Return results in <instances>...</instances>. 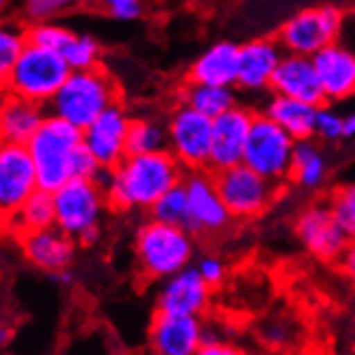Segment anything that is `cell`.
<instances>
[{"label": "cell", "instance_id": "cell-4", "mask_svg": "<svg viewBox=\"0 0 355 355\" xmlns=\"http://www.w3.org/2000/svg\"><path fill=\"white\" fill-rule=\"evenodd\" d=\"M54 198V226L78 241V245H95L101 237V220L108 211V198L99 179H69Z\"/></svg>", "mask_w": 355, "mask_h": 355}, {"label": "cell", "instance_id": "cell-28", "mask_svg": "<svg viewBox=\"0 0 355 355\" xmlns=\"http://www.w3.org/2000/svg\"><path fill=\"white\" fill-rule=\"evenodd\" d=\"M168 147V128L166 121L151 114H134L128 134V155L155 153Z\"/></svg>", "mask_w": 355, "mask_h": 355}, {"label": "cell", "instance_id": "cell-33", "mask_svg": "<svg viewBox=\"0 0 355 355\" xmlns=\"http://www.w3.org/2000/svg\"><path fill=\"white\" fill-rule=\"evenodd\" d=\"M99 3L101 0H22V11L28 22H39V19H54L60 13L93 7Z\"/></svg>", "mask_w": 355, "mask_h": 355}, {"label": "cell", "instance_id": "cell-32", "mask_svg": "<svg viewBox=\"0 0 355 355\" xmlns=\"http://www.w3.org/2000/svg\"><path fill=\"white\" fill-rule=\"evenodd\" d=\"M331 214L336 216L343 231L349 239H355V181L340 183L331 187L329 194L325 196Z\"/></svg>", "mask_w": 355, "mask_h": 355}, {"label": "cell", "instance_id": "cell-43", "mask_svg": "<svg viewBox=\"0 0 355 355\" xmlns=\"http://www.w3.org/2000/svg\"><path fill=\"white\" fill-rule=\"evenodd\" d=\"M257 355H293V353H288L286 349H267V351H261Z\"/></svg>", "mask_w": 355, "mask_h": 355}, {"label": "cell", "instance_id": "cell-44", "mask_svg": "<svg viewBox=\"0 0 355 355\" xmlns=\"http://www.w3.org/2000/svg\"><path fill=\"white\" fill-rule=\"evenodd\" d=\"M9 5H11V0H0V19H3L5 13L9 11Z\"/></svg>", "mask_w": 355, "mask_h": 355}, {"label": "cell", "instance_id": "cell-10", "mask_svg": "<svg viewBox=\"0 0 355 355\" xmlns=\"http://www.w3.org/2000/svg\"><path fill=\"white\" fill-rule=\"evenodd\" d=\"M168 128V149L183 171H205L211 162L214 119H209L194 108L177 103L166 119Z\"/></svg>", "mask_w": 355, "mask_h": 355}, {"label": "cell", "instance_id": "cell-24", "mask_svg": "<svg viewBox=\"0 0 355 355\" xmlns=\"http://www.w3.org/2000/svg\"><path fill=\"white\" fill-rule=\"evenodd\" d=\"M261 112L271 121H276L295 140L315 138V123L319 112V106H315V103L271 93V97L265 99Z\"/></svg>", "mask_w": 355, "mask_h": 355}, {"label": "cell", "instance_id": "cell-18", "mask_svg": "<svg viewBox=\"0 0 355 355\" xmlns=\"http://www.w3.org/2000/svg\"><path fill=\"white\" fill-rule=\"evenodd\" d=\"M205 334L207 325L200 317L155 312L149 323L147 343L151 355H194L205 343Z\"/></svg>", "mask_w": 355, "mask_h": 355}, {"label": "cell", "instance_id": "cell-21", "mask_svg": "<svg viewBox=\"0 0 355 355\" xmlns=\"http://www.w3.org/2000/svg\"><path fill=\"white\" fill-rule=\"evenodd\" d=\"M321 78L325 103L347 101L355 97V50L340 44H331L312 56Z\"/></svg>", "mask_w": 355, "mask_h": 355}, {"label": "cell", "instance_id": "cell-35", "mask_svg": "<svg viewBox=\"0 0 355 355\" xmlns=\"http://www.w3.org/2000/svg\"><path fill=\"white\" fill-rule=\"evenodd\" d=\"M194 267L198 269V274L202 276V280L211 288L222 286L226 276H228V267H226L224 259H220L218 254H205V257H200Z\"/></svg>", "mask_w": 355, "mask_h": 355}, {"label": "cell", "instance_id": "cell-1", "mask_svg": "<svg viewBox=\"0 0 355 355\" xmlns=\"http://www.w3.org/2000/svg\"><path fill=\"white\" fill-rule=\"evenodd\" d=\"M183 166L175 155L164 149L155 153L125 155V159L110 171H103L101 185L108 198V207L116 214L147 211L155 200L183 181Z\"/></svg>", "mask_w": 355, "mask_h": 355}, {"label": "cell", "instance_id": "cell-17", "mask_svg": "<svg viewBox=\"0 0 355 355\" xmlns=\"http://www.w3.org/2000/svg\"><path fill=\"white\" fill-rule=\"evenodd\" d=\"M211 291L214 288L202 280L198 269L190 265L162 280L155 297V312L202 317L211 304Z\"/></svg>", "mask_w": 355, "mask_h": 355}, {"label": "cell", "instance_id": "cell-12", "mask_svg": "<svg viewBox=\"0 0 355 355\" xmlns=\"http://www.w3.org/2000/svg\"><path fill=\"white\" fill-rule=\"evenodd\" d=\"M39 190L37 171L26 144L0 142V231Z\"/></svg>", "mask_w": 355, "mask_h": 355}, {"label": "cell", "instance_id": "cell-9", "mask_svg": "<svg viewBox=\"0 0 355 355\" xmlns=\"http://www.w3.org/2000/svg\"><path fill=\"white\" fill-rule=\"evenodd\" d=\"M295 138L282 130L276 121L263 112H257L252 130L248 136L243 164L259 175L284 185L291 179V162H293Z\"/></svg>", "mask_w": 355, "mask_h": 355}, {"label": "cell", "instance_id": "cell-39", "mask_svg": "<svg viewBox=\"0 0 355 355\" xmlns=\"http://www.w3.org/2000/svg\"><path fill=\"white\" fill-rule=\"evenodd\" d=\"M338 267L343 271V276L351 282V286L355 288V239H349L345 252L338 261Z\"/></svg>", "mask_w": 355, "mask_h": 355}, {"label": "cell", "instance_id": "cell-2", "mask_svg": "<svg viewBox=\"0 0 355 355\" xmlns=\"http://www.w3.org/2000/svg\"><path fill=\"white\" fill-rule=\"evenodd\" d=\"M196 237L185 226L164 224L153 218L142 222L134 235V261L144 280H166L192 265Z\"/></svg>", "mask_w": 355, "mask_h": 355}, {"label": "cell", "instance_id": "cell-3", "mask_svg": "<svg viewBox=\"0 0 355 355\" xmlns=\"http://www.w3.org/2000/svg\"><path fill=\"white\" fill-rule=\"evenodd\" d=\"M119 99L121 89L114 76L103 65H97L91 69H73L46 108L48 114L60 116L78 130H85Z\"/></svg>", "mask_w": 355, "mask_h": 355}, {"label": "cell", "instance_id": "cell-14", "mask_svg": "<svg viewBox=\"0 0 355 355\" xmlns=\"http://www.w3.org/2000/svg\"><path fill=\"white\" fill-rule=\"evenodd\" d=\"M132 116L134 114L128 110V106L119 99L110 108L103 110L89 128L82 130V142L103 171L114 168L128 155Z\"/></svg>", "mask_w": 355, "mask_h": 355}, {"label": "cell", "instance_id": "cell-5", "mask_svg": "<svg viewBox=\"0 0 355 355\" xmlns=\"http://www.w3.org/2000/svg\"><path fill=\"white\" fill-rule=\"evenodd\" d=\"M26 147L35 164L39 187L54 192L73 179V157L82 147V130L60 116L48 114Z\"/></svg>", "mask_w": 355, "mask_h": 355}, {"label": "cell", "instance_id": "cell-25", "mask_svg": "<svg viewBox=\"0 0 355 355\" xmlns=\"http://www.w3.org/2000/svg\"><path fill=\"white\" fill-rule=\"evenodd\" d=\"M329 177V157L317 138H304L295 142L293 162H291V179L306 192H319Z\"/></svg>", "mask_w": 355, "mask_h": 355}, {"label": "cell", "instance_id": "cell-30", "mask_svg": "<svg viewBox=\"0 0 355 355\" xmlns=\"http://www.w3.org/2000/svg\"><path fill=\"white\" fill-rule=\"evenodd\" d=\"M58 54L69 62L71 69H91L101 65L103 48L99 44V39L93 37L91 33L73 31Z\"/></svg>", "mask_w": 355, "mask_h": 355}, {"label": "cell", "instance_id": "cell-38", "mask_svg": "<svg viewBox=\"0 0 355 355\" xmlns=\"http://www.w3.org/2000/svg\"><path fill=\"white\" fill-rule=\"evenodd\" d=\"M263 338L269 345V349H286L291 343H293V329H291V325L284 321H274L265 327Z\"/></svg>", "mask_w": 355, "mask_h": 355}, {"label": "cell", "instance_id": "cell-26", "mask_svg": "<svg viewBox=\"0 0 355 355\" xmlns=\"http://www.w3.org/2000/svg\"><path fill=\"white\" fill-rule=\"evenodd\" d=\"M179 103H185L209 119H216L237 106L239 91L235 87L196 85V82L185 80V87L179 91Z\"/></svg>", "mask_w": 355, "mask_h": 355}, {"label": "cell", "instance_id": "cell-45", "mask_svg": "<svg viewBox=\"0 0 355 355\" xmlns=\"http://www.w3.org/2000/svg\"><path fill=\"white\" fill-rule=\"evenodd\" d=\"M0 271H3V261H0Z\"/></svg>", "mask_w": 355, "mask_h": 355}, {"label": "cell", "instance_id": "cell-41", "mask_svg": "<svg viewBox=\"0 0 355 355\" xmlns=\"http://www.w3.org/2000/svg\"><path fill=\"white\" fill-rule=\"evenodd\" d=\"M50 278L56 282V284H60V286H69L71 282H73V274L69 269H60V271H54V274H50Z\"/></svg>", "mask_w": 355, "mask_h": 355}, {"label": "cell", "instance_id": "cell-36", "mask_svg": "<svg viewBox=\"0 0 355 355\" xmlns=\"http://www.w3.org/2000/svg\"><path fill=\"white\" fill-rule=\"evenodd\" d=\"M99 7L119 22H134L144 11V0H101Z\"/></svg>", "mask_w": 355, "mask_h": 355}, {"label": "cell", "instance_id": "cell-46", "mask_svg": "<svg viewBox=\"0 0 355 355\" xmlns=\"http://www.w3.org/2000/svg\"><path fill=\"white\" fill-rule=\"evenodd\" d=\"M0 355H3V353H0Z\"/></svg>", "mask_w": 355, "mask_h": 355}, {"label": "cell", "instance_id": "cell-31", "mask_svg": "<svg viewBox=\"0 0 355 355\" xmlns=\"http://www.w3.org/2000/svg\"><path fill=\"white\" fill-rule=\"evenodd\" d=\"M149 218L164 222V224H175L187 228V190L183 181L173 185L168 192H164L155 205L149 209Z\"/></svg>", "mask_w": 355, "mask_h": 355}, {"label": "cell", "instance_id": "cell-37", "mask_svg": "<svg viewBox=\"0 0 355 355\" xmlns=\"http://www.w3.org/2000/svg\"><path fill=\"white\" fill-rule=\"evenodd\" d=\"M194 355H250L241 345L224 340L220 336H205V343Z\"/></svg>", "mask_w": 355, "mask_h": 355}, {"label": "cell", "instance_id": "cell-19", "mask_svg": "<svg viewBox=\"0 0 355 355\" xmlns=\"http://www.w3.org/2000/svg\"><path fill=\"white\" fill-rule=\"evenodd\" d=\"M15 241H17L19 250H22L24 259L33 267L46 271V274L69 269L78 254V241L73 237H69L67 233H62L56 226L24 233Z\"/></svg>", "mask_w": 355, "mask_h": 355}, {"label": "cell", "instance_id": "cell-16", "mask_svg": "<svg viewBox=\"0 0 355 355\" xmlns=\"http://www.w3.org/2000/svg\"><path fill=\"white\" fill-rule=\"evenodd\" d=\"M282 56L284 48L278 37H257L241 44L235 89L250 95L271 91V78H274Z\"/></svg>", "mask_w": 355, "mask_h": 355}, {"label": "cell", "instance_id": "cell-20", "mask_svg": "<svg viewBox=\"0 0 355 355\" xmlns=\"http://www.w3.org/2000/svg\"><path fill=\"white\" fill-rule=\"evenodd\" d=\"M271 93L302 99L308 103L321 106L325 103V93L321 87V78L315 67L312 56L284 52L280 65L271 78Z\"/></svg>", "mask_w": 355, "mask_h": 355}, {"label": "cell", "instance_id": "cell-42", "mask_svg": "<svg viewBox=\"0 0 355 355\" xmlns=\"http://www.w3.org/2000/svg\"><path fill=\"white\" fill-rule=\"evenodd\" d=\"M347 138L355 140V110H351L347 114Z\"/></svg>", "mask_w": 355, "mask_h": 355}, {"label": "cell", "instance_id": "cell-11", "mask_svg": "<svg viewBox=\"0 0 355 355\" xmlns=\"http://www.w3.org/2000/svg\"><path fill=\"white\" fill-rule=\"evenodd\" d=\"M187 190V231L194 237H220L233 226L235 218L226 209L214 171H185Z\"/></svg>", "mask_w": 355, "mask_h": 355}, {"label": "cell", "instance_id": "cell-23", "mask_svg": "<svg viewBox=\"0 0 355 355\" xmlns=\"http://www.w3.org/2000/svg\"><path fill=\"white\" fill-rule=\"evenodd\" d=\"M48 116L44 103L13 93H0V142L26 144Z\"/></svg>", "mask_w": 355, "mask_h": 355}, {"label": "cell", "instance_id": "cell-29", "mask_svg": "<svg viewBox=\"0 0 355 355\" xmlns=\"http://www.w3.org/2000/svg\"><path fill=\"white\" fill-rule=\"evenodd\" d=\"M28 44L26 26L11 19H0V93L7 91L9 76Z\"/></svg>", "mask_w": 355, "mask_h": 355}, {"label": "cell", "instance_id": "cell-27", "mask_svg": "<svg viewBox=\"0 0 355 355\" xmlns=\"http://www.w3.org/2000/svg\"><path fill=\"white\" fill-rule=\"evenodd\" d=\"M54 226V198L52 192L48 190H35V194L22 205V209L13 216L9 226L3 233L11 235L17 239L19 235L31 233V231H41V228Z\"/></svg>", "mask_w": 355, "mask_h": 355}, {"label": "cell", "instance_id": "cell-15", "mask_svg": "<svg viewBox=\"0 0 355 355\" xmlns=\"http://www.w3.org/2000/svg\"><path fill=\"white\" fill-rule=\"evenodd\" d=\"M257 110L243 103L226 110L224 114L214 119V140H211V162L209 171H224L243 162L245 144L250 130H252Z\"/></svg>", "mask_w": 355, "mask_h": 355}, {"label": "cell", "instance_id": "cell-22", "mask_svg": "<svg viewBox=\"0 0 355 355\" xmlns=\"http://www.w3.org/2000/svg\"><path fill=\"white\" fill-rule=\"evenodd\" d=\"M239 71V44L235 41H216L205 48L187 67V82L214 87H235Z\"/></svg>", "mask_w": 355, "mask_h": 355}, {"label": "cell", "instance_id": "cell-6", "mask_svg": "<svg viewBox=\"0 0 355 355\" xmlns=\"http://www.w3.org/2000/svg\"><path fill=\"white\" fill-rule=\"evenodd\" d=\"M345 28V11L338 5H312L288 15L276 37L284 52L315 56L323 48L340 41Z\"/></svg>", "mask_w": 355, "mask_h": 355}, {"label": "cell", "instance_id": "cell-34", "mask_svg": "<svg viewBox=\"0 0 355 355\" xmlns=\"http://www.w3.org/2000/svg\"><path fill=\"white\" fill-rule=\"evenodd\" d=\"M315 138L321 144H336L347 140V114H340L329 103H321L315 123Z\"/></svg>", "mask_w": 355, "mask_h": 355}, {"label": "cell", "instance_id": "cell-40", "mask_svg": "<svg viewBox=\"0 0 355 355\" xmlns=\"http://www.w3.org/2000/svg\"><path fill=\"white\" fill-rule=\"evenodd\" d=\"M15 338V327L9 321H0V351L7 349Z\"/></svg>", "mask_w": 355, "mask_h": 355}, {"label": "cell", "instance_id": "cell-8", "mask_svg": "<svg viewBox=\"0 0 355 355\" xmlns=\"http://www.w3.org/2000/svg\"><path fill=\"white\" fill-rule=\"evenodd\" d=\"M218 192L235 220H257L278 200L282 185L259 175L243 162L214 173Z\"/></svg>", "mask_w": 355, "mask_h": 355}, {"label": "cell", "instance_id": "cell-7", "mask_svg": "<svg viewBox=\"0 0 355 355\" xmlns=\"http://www.w3.org/2000/svg\"><path fill=\"white\" fill-rule=\"evenodd\" d=\"M71 71L73 69L69 67V62L58 52L26 44L9 76L7 93L48 106V101L56 95Z\"/></svg>", "mask_w": 355, "mask_h": 355}, {"label": "cell", "instance_id": "cell-13", "mask_svg": "<svg viewBox=\"0 0 355 355\" xmlns=\"http://www.w3.org/2000/svg\"><path fill=\"white\" fill-rule=\"evenodd\" d=\"M293 231L306 252L321 263H338L349 243V237L331 214L327 200H315L300 209Z\"/></svg>", "mask_w": 355, "mask_h": 355}]
</instances>
